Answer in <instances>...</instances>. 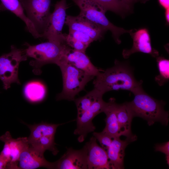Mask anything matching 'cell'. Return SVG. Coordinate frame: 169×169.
<instances>
[{"mask_svg":"<svg viewBox=\"0 0 169 169\" xmlns=\"http://www.w3.org/2000/svg\"><path fill=\"white\" fill-rule=\"evenodd\" d=\"M113 66L100 72L93 81L94 88L104 94L111 90H127L133 93L142 86V81H137L132 68L125 62L117 60Z\"/></svg>","mask_w":169,"mask_h":169,"instance_id":"1","label":"cell"},{"mask_svg":"<svg viewBox=\"0 0 169 169\" xmlns=\"http://www.w3.org/2000/svg\"><path fill=\"white\" fill-rule=\"evenodd\" d=\"M133 100L126 102L133 117H139L147 121L149 125L159 122L167 125L169 121L168 112L164 109L165 102L158 100L147 94L142 86L133 93Z\"/></svg>","mask_w":169,"mask_h":169,"instance_id":"2","label":"cell"},{"mask_svg":"<svg viewBox=\"0 0 169 169\" xmlns=\"http://www.w3.org/2000/svg\"><path fill=\"white\" fill-rule=\"evenodd\" d=\"M57 65L61 69L63 81V90L57 95V100H74L75 96L95 77L76 68L62 59Z\"/></svg>","mask_w":169,"mask_h":169,"instance_id":"3","label":"cell"},{"mask_svg":"<svg viewBox=\"0 0 169 169\" xmlns=\"http://www.w3.org/2000/svg\"><path fill=\"white\" fill-rule=\"evenodd\" d=\"M25 49L28 57L34 59L30 64L33 68V72L36 74L41 73V68L44 65L50 63L57 64L64 54L68 45L48 41L37 45L26 44Z\"/></svg>","mask_w":169,"mask_h":169,"instance_id":"4","label":"cell"},{"mask_svg":"<svg viewBox=\"0 0 169 169\" xmlns=\"http://www.w3.org/2000/svg\"><path fill=\"white\" fill-rule=\"evenodd\" d=\"M79 8V15L97 25L106 31L109 30L112 33L116 42L120 44V35L125 33H130L132 30H126L119 27L111 23L106 17V12L103 8L93 0H72Z\"/></svg>","mask_w":169,"mask_h":169,"instance_id":"5","label":"cell"},{"mask_svg":"<svg viewBox=\"0 0 169 169\" xmlns=\"http://www.w3.org/2000/svg\"><path fill=\"white\" fill-rule=\"evenodd\" d=\"M63 124L46 122L32 125L25 124L30 131V136L27 137L29 145L42 153L44 154L48 150L54 155H56L59 151L55 146V134L58 127Z\"/></svg>","mask_w":169,"mask_h":169,"instance_id":"6","label":"cell"},{"mask_svg":"<svg viewBox=\"0 0 169 169\" xmlns=\"http://www.w3.org/2000/svg\"><path fill=\"white\" fill-rule=\"evenodd\" d=\"M25 50L11 46V51L0 56V79L3 88L7 90L13 83L20 84L18 70L21 62L27 59Z\"/></svg>","mask_w":169,"mask_h":169,"instance_id":"7","label":"cell"},{"mask_svg":"<svg viewBox=\"0 0 169 169\" xmlns=\"http://www.w3.org/2000/svg\"><path fill=\"white\" fill-rule=\"evenodd\" d=\"M26 16L41 37L48 26L51 13V0H19Z\"/></svg>","mask_w":169,"mask_h":169,"instance_id":"8","label":"cell"},{"mask_svg":"<svg viewBox=\"0 0 169 169\" xmlns=\"http://www.w3.org/2000/svg\"><path fill=\"white\" fill-rule=\"evenodd\" d=\"M68 8L66 0H60L56 2L42 37L50 42L60 44H66V34L62 33V30L65 23L66 10Z\"/></svg>","mask_w":169,"mask_h":169,"instance_id":"9","label":"cell"},{"mask_svg":"<svg viewBox=\"0 0 169 169\" xmlns=\"http://www.w3.org/2000/svg\"><path fill=\"white\" fill-rule=\"evenodd\" d=\"M0 140L4 143L0 154L7 162V169H19L20 156L29 144L27 137L13 139L7 131L0 136Z\"/></svg>","mask_w":169,"mask_h":169,"instance_id":"10","label":"cell"},{"mask_svg":"<svg viewBox=\"0 0 169 169\" xmlns=\"http://www.w3.org/2000/svg\"><path fill=\"white\" fill-rule=\"evenodd\" d=\"M101 97L97 99L91 106L81 115L77 116V128L74 134L78 135V141L83 142L87 134L93 132L95 129L92 121L94 118L99 113L103 112L106 104Z\"/></svg>","mask_w":169,"mask_h":169,"instance_id":"11","label":"cell"},{"mask_svg":"<svg viewBox=\"0 0 169 169\" xmlns=\"http://www.w3.org/2000/svg\"><path fill=\"white\" fill-rule=\"evenodd\" d=\"M133 40L132 47L130 49H123L122 52L123 57L128 58L132 54L136 52L149 54L154 57L159 55V52L151 46L150 35L148 29L142 28L134 33H130Z\"/></svg>","mask_w":169,"mask_h":169,"instance_id":"12","label":"cell"},{"mask_svg":"<svg viewBox=\"0 0 169 169\" xmlns=\"http://www.w3.org/2000/svg\"><path fill=\"white\" fill-rule=\"evenodd\" d=\"M87 150L85 145L81 149L69 148L59 160L55 161L56 169H87Z\"/></svg>","mask_w":169,"mask_h":169,"instance_id":"13","label":"cell"},{"mask_svg":"<svg viewBox=\"0 0 169 169\" xmlns=\"http://www.w3.org/2000/svg\"><path fill=\"white\" fill-rule=\"evenodd\" d=\"M87 150L88 169H111L106 150L99 146L94 136L85 144Z\"/></svg>","mask_w":169,"mask_h":169,"instance_id":"14","label":"cell"},{"mask_svg":"<svg viewBox=\"0 0 169 169\" xmlns=\"http://www.w3.org/2000/svg\"><path fill=\"white\" fill-rule=\"evenodd\" d=\"M44 154L36 150L29 145L21 153L19 160V169H34L40 167L56 169V162H49Z\"/></svg>","mask_w":169,"mask_h":169,"instance_id":"15","label":"cell"},{"mask_svg":"<svg viewBox=\"0 0 169 169\" xmlns=\"http://www.w3.org/2000/svg\"><path fill=\"white\" fill-rule=\"evenodd\" d=\"M61 59L87 74L96 77L100 72L91 63L85 52L72 49L68 46Z\"/></svg>","mask_w":169,"mask_h":169,"instance_id":"16","label":"cell"},{"mask_svg":"<svg viewBox=\"0 0 169 169\" xmlns=\"http://www.w3.org/2000/svg\"><path fill=\"white\" fill-rule=\"evenodd\" d=\"M65 23L69 29L82 32L89 36L93 41L102 38L105 32L104 29L81 16L67 15Z\"/></svg>","mask_w":169,"mask_h":169,"instance_id":"17","label":"cell"},{"mask_svg":"<svg viewBox=\"0 0 169 169\" xmlns=\"http://www.w3.org/2000/svg\"><path fill=\"white\" fill-rule=\"evenodd\" d=\"M136 139L126 138L125 140H122L120 137L113 139L111 144L106 150L111 169L124 168L125 149L130 142Z\"/></svg>","mask_w":169,"mask_h":169,"instance_id":"18","label":"cell"},{"mask_svg":"<svg viewBox=\"0 0 169 169\" xmlns=\"http://www.w3.org/2000/svg\"><path fill=\"white\" fill-rule=\"evenodd\" d=\"M117 104L115 99L111 98L106 103L103 111L106 115V118L105 120L106 125L103 131L113 138L122 136L116 116Z\"/></svg>","mask_w":169,"mask_h":169,"instance_id":"19","label":"cell"},{"mask_svg":"<svg viewBox=\"0 0 169 169\" xmlns=\"http://www.w3.org/2000/svg\"><path fill=\"white\" fill-rule=\"evenodd\" d=\"M116 116L118 123L122 136L126 138H137L131 131V125L134 117L126 102L121 104H117Z\"/></svg>","mask_w":169,"mask_h":169,"instance_id":"20","label":"cell"},{"mask_svg":"<svg viewBox=\"0 0 169 169\" xmlns=\"http://www.w3.org/2000/svg\"><path fill=\"white\" fill-rule=\"evenodd\" d=\"M23 94L29 102L36 103L42 101L45 98L46 90L41 82L33 81L27 83L23 89Z\"/></svg>","mask_w":169,"mask_h":169,"instance_id":"21","label":"cell"},{"mask_svg":"<svg viewBox=\"0 0 169 169\" xmlns=\"http://www.w3.org/2000/svg\"><path fill=\"white\" fill-rule=\"evenodd\" d=\"M104 94L96 89L94 88L84 96L75 99L79 116L88 109L99 98L103 97Z\"/></svg>","mask_w":169,"mask_h":169,"instance_id":"22","label":"cell"},{"mask_svg":"<svg viewBox=\"0 0 169 169\" xmlns=\"http://www.w3.org/2000/svg\"><path fill=\"white\" fill-rule=\"evenodd\" d=\"M107 11L108 10L119 14L122 17L131 11V6L120 0H93Z\"/></svg>","mask_w":169,"mask_h":169,"instance_id":"23","label":"cell"},{"mask_svg":"<svg viewBox=\"0 0 169 169\" xmlns=\"http://www.w3.org/2000/svg\"><path fill=\"white\" fill-rule=\"evenodd\" d=\"M156 59L159 73L155 79L159 86H162L169 80V60L163 57H157Z\"/></svg>","mask_w":169,"mask_h":169,"instance_id":"24","label":"cell"},{"mask_svg":"<svg viewBox=\"0 0 169 169\" xmlns=\"http://www.w3.org/2000/svg\"><path fill=\"white\" fill-rule=\"evenodd\" d=\"M0 12L8 10L20 18L25 16L24 9L19 0H0Z\"/></svg>","mask_w":169,"mask_h":169,"instance_id":"25","label":"cell"},{"mask_svg":"<svg viewBox=\"0 0 169 169\" xmlns=\"http://www.w3.org/2000/svg\"><path fill=\"white\" fill-rule=\"evenodd\" d=\"M93 135L101 146L106 150L111 143L114 138L103 131L100 132H94Z\"/></svg>","mask_w":169,"mask_h":169,"instance_id":"26","label":"cell"},{"mask_svg":"<svg viewBox=\"0 0 169 169\" xmlns=\"http://www.w3.org/2000/svg\"><path fill=\"white\" fill-rule=\"evenodd\" d=\"M65 41L66 44L72 49L85 53L87 48L88 46L84 43L78 41L69 34H66Z\"/></svg>","mask_w":169,"mask_h":169,"instance_id":"27","label":"cell"},{"mask_svg":"<svg viewBox=\"0 0 169 169\" xmlns=\"http://www.w3.org/2000/svg\"><path fill=\"white\" fill-rule=\"evenodd\" d=\"M68 34L75 39L84 43L88 46L94 41L88 35L80 31L69 29Z\"/></svg>","mask_w":169,"mask_h":169,"instance_id":"28","label":"cell"},{"mask_svg":"<svg viewBox=\"0 0 169 169\" xmlns=\"http://www.w3.org/2000/svg\"><path fill=\"white\" fill-rule=\"evenodd\" d=\"M156 151H160L166 155V160L168 165H169V142L159 144H157L155 146Z\"/></svg>","mask_w":169,"mask_h":169,"instance_id":"29","label":"cell"},{"mask_svg":"<svg viewBox=\"0 0 169 169\" xmlns=\"http://www.w3.org/2000/svg\"><path fill=\"white\" fill-rule=\"evenodd\" d=\"M158 2L165 10L169 9V0H158Z\"/></svg>","mask_w":169,"mask_h":169,"instance_id":"30","label":"cell"},{"mask_svg":"<svg viewBox=\"0 0 169 169\" xmlns=\"http://www.w3.org/2000/svg\"><path fill=\"white\" fill-rule=\"evenodd\" d=\"M7 162L0 154V169H7Z\"/></svg>","mask_w":169,"mask_h":169,"instance_id":"31","label":"cell"},{"mask_svg":"<svg viewBox=\"0 0 169 169\" xmlns=\"http://www.w3.org/2000/svg\"><path fill=\"white\" fill-rule=\"evenodd\" d=\"M125 3L131 6V5L134 3L138 1H141L143 2H145L148 0H120Z\"/></svg>","mask_w":169,"mask_h":169,"instance_id":"32","label":"cell"},{"mask_svg":"<svg viewBox=\"0 0 169 169\" xmlns=\"http://www.w3.org/2000/svg\"><path fill=\"white\" fill-rule=\"evenodd\" d=\"M165 19L167 23L169 24V9L166 10L165 12Z\"/></svg>","mask_w":169,"mask_h":169,"instance_id":"33","label":"cell"}]
</instances>
